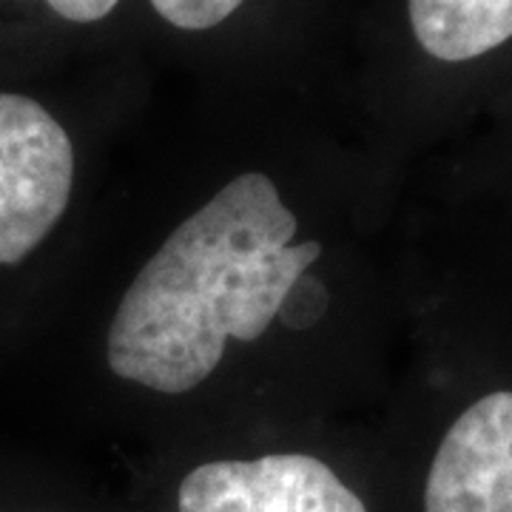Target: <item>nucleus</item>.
Wrapping results in <instances>:
<instances>
[{"mask_svg": "<svg viewBox=\"0 0 512 512\" xmlns=\"http://www.w3.org/2000/svg\"><path fill=\"white\" fill-rule=\"evenodd\" d=\"M299 222L271 177L248 171L165 239L123 293L106 339L111 373L157 393H188L225 356L256 342L322 256L291 245Z\"/></svg>", "mask_w": 512, "mask_h": 512, "instance_id": "1", "label": "nucleus"}, {"mask_svg": "<svg viewBox=\"0 0 512 512\" xmlns=\"http://www.w3.org/2000/svg\"><path fill=\"white\" fill-rule=\"evenodd\" d=\"M74 148L32 97L0 92V265H18L69 208Z\"/></svg>", "mask_w": 512, "mask_h": 512, "instance_id": "2", "label": "nucleus"}, {"mask_svg": "<svg viewBox=\"0 0 512 512\" xmlns=\"http://www.w3.org/2000/svg\"><path fill=\"white\" fill-rule=\"evenodd\" d=\"M177 504L180 512H367L325 461L302 453L200 464Z\"/></svg>", "mask_w": 512, "mask_h": 512, "instance_id": "3", "label": "nucleus"}, {"mask_svg": "<svg viewBox=\"0 0 512 512\" xmlns=\"http://www.w3.org/2000/svg\"><path fill=\"white\" fill-rule=\"evenodd\" d=\"M424 512H512V390L453 421L427 476Z\"/></svg>", "mask_w": 512, "mask_h": 512, "instance_id": "4", "label": "nucleus"}, {"mask_svg": "<svg viewBox=\"0 0 512 512\" xmlns=\"http://www.w3.org/2000/svg\"><path fill=\"white\" fill-rule=\"evenodd\" d=\"M410 26L427 55L473 60L512 37V0H410Z\"/></svg>", "mask_w": 512, "mask_h": 512, "instance_id": "5", "label": "nucleus"}, {"mask_svg": "<svg viewBox=\"0 0 512 512\" xmlns=\"http://www.w3.org/2000/svg\"><path fill=\"white\" fill-rule=\"evenodd\" d=\"M245 0H151L157 15L185 32H202L231 18Z\"/></svg>", "mask_w": 512, "mask_h": 512, "instance_id": "6", "label": "nucleus"}, {"mask_svg": "<svg viewBox=\"0 0 512 512\" xmlns=\"http://www.w3.org/2000/svg\"><path fill=\"white\" fill-rule=\"evenodd\" d=\"M60 18L72 23H94L103 20L120 0H46Z\"/></svg>", "mask_w": 512, "mask_h": 512, "instance_id": "7", "label": "nucleus"}]
</instances>
